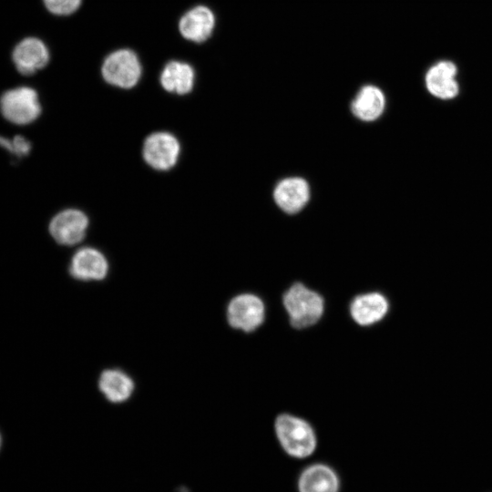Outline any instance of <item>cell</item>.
Masks as SVG:
<instances>
[{"mask_svg":"<svg viewBox=\"0 0 492 492\" xmlns=\"http://www.w3.org/2000/svg\"><path fill=\"white\" fill-rule=\"evenodd\" d=\"M282 304L292 328H309L318 323L324 313V299L302 282H294L282 294Z\"/></svg>","mask_w":492,"mask_h":492,"instance_id":"6da1fadb","label":"cell"},{"mask_svg":"<svg viewBox=\"0 0 492 492\" xmlns=\"http://www.w3.org/2000/svg\"><path fill=\"white\" fill-rule=\"evenodd\" d=\"M276 437L285 453L294 458H306L316 449L317 438L313 426L291 414H281L274 421Z\"/></svg>","mask_w":492,"mask_h":492,"instance_id":"7a4b0ae2","label":"cell"},{"mask_svg":"<svg viewBox=\"0 0 492 492\" xmlns=\"http://www.w3.org/2000/svg\"><path fill=\"white\" fill-rule=\"evenodd\" d=\"M101 76L109 85L119 88L134 87L141 78L142 64L130 48H118L108 54L101 64Z\"/></svg>","mask_w":492,"mask_h":492,"instance_id":"3957f363","label":"cell"},{"mask_svg":"<svg viewBox=\"0 0 492 492\" xmlns=\"http://www.w3.org/2000/svg\"><path fill=\"white\" fill-rule=\"evenodd\" d=\"M41 110L38 94L30 87L8 89L0 97V111L3 117L15 125L34 122L40 116Z\"/></svg>","mask_w":492,"mask_h":492,"instance_id":"277c9868","label":"cell"},{"mask_svg":"<svg viewBox=\"0 0 492 492\" xmlns=\"http://www.w3.org/2000/svg\"><path fill=\"white\" fill-rule=\"evenodd\" d=\"M265 304L256 294L240 293L229 302L226 311L229 324L237 330L251 333L265 320Z\"/></svg>","mask_w":492,"mask_h":492,"instance_id":"5b68a950","label":"cell"},{"mask_svg":"<svg viewBox=\"0 0 492 492\" xmlns=\"http://www.w3.org/2000/svg\"><path fill=\"white\" fill-rule=\"evenodd\" d=\"M179 151L178 139L165 131L150 134L143 145L145 161L158 170L171 169L178 161Z\"/></svg>","mask_w":492,"mask_h":492,"instance_id":"8992f818","label":"cell"},{"mask_svg":"<svg viewBox=\"0 0 492 492\" xmlns=\"http://www.w3.org/2000/svg\"><path fill=\"white\" fill-rule=\"evenodd\" d=\"M88 226L87 215L79 210L67 209L58 212L49 223V232L59 244L72 246L80 242Z\"/></svg>","mask_w":492,"mask_h":492,"instance_id":"52a82bcc","label":"cell"},{"mask_svg":"<svg viewBox=\"0 0 492 492\" xmlns=\"http://www.w3.org/2000/svg\"><path fill=\"white\" fill-rule=\"evenodd\" d=\"M215 25L216 18L213 11L206 5H198L180 16L178 29L185 40L200 44L211 36Z\"/></svg>","mask_w":492,"mask_h":492,"instance_id":"ba28073f","label":"cell"},{"mask_svg":"<svg viewBox=\"0 0 492 492\" xmlns=\"http://www.w3.org/2000/svg\"><path fill=\"white\" fill-rule=\"evenodd\" d=\"M12 58L17 71L22 75L29 76L47 66L50 54L46 45L41 39L29 36L15 46Z\"/></svg>","mask_w":492,"mask_h":492,"instance_id":"9c48e42d","label":"cell"},{"mask_svg":"<svg viewBox=\"0 0 492 492\" xmlns=\"http://www.w3.org/2000/svg\"><path fill=\"white\" fill-rule=\"evenodd\" d=\"M389 310L386 297L379 292L356 295L350 302L352 319L360 326H370L384 318Z\"/></svg>","mask_w":492,"mask_h":492,"instance_id":"30bf717a","label":"cell"},{"mask_svg":"<svg viewBox=\"0 0 492 492\" xmlns=\"http://www.w3.org/2000/svg\"><path fill=\"white\" fill-rule=\"evenodd\" d=\"M108 271V263L102 252L91 247L77 250L73 255L69 273L79 281L103 280Z\"/></svg>","mask_w":492,"mask_h":492,"instance_id":"8fae6325","label":"cell"},{"mask_svg":"<svg viewBox=\"0 0 492 492\" xmlns=\"http://www.w3.org/2000/svg\"><path fill=\"white\" fill-rule=\"evenodd\" d=\"M273 198L277 206L284 212L296 213L309 201L310 186L301 177L285 178L276 184Z\"/></svg>","mask_w":492,"mask_h":492,"instance_id":"7c38bea8","label":"cell"},{"mask_svg":"<svg viewBox=\"0 0 492 492\" xmlns=\"http://www.w3.org/2000/svg\"><path fill=\"white\" fill-rule=\"evenodd\" d=\"M456 67L450 61H440L432 66L425 75L428 91L441 99H450L458 94L456 79Z\"/></svg>","mask_w":492,"mask_h":492,"instance_id":"4fadbf2b","label":"cell"},{"mask_svg":"<svg viewBox=\"0 0 492 492\" xmlns=\"http://www.w3.org/2000/svg\"><path fill=\"white\" fill-rule=\"evenodd\" d=\"M195 71L191 65L180 60H170L162 68L159 83L168 92L186 95L194 87Z\"/></svg>","mask_w":492,"mask_h":492,"instance_id":"5bb4252c","label":"cell"},{"mask_svg":"<svg viewBox=\"0 0 492 492\" xmlns=\"http://www.w3.org/2000/svg\"><path fill=\"white\" fill-rule=\"evenodd\" d=\"M339 488L336 472L324 464L309 466L298 478L299 492H339Z\"/></svg>","mask_w":492,"mask_h":492,"instance_id":"9a60e30c","label":"cell"},{"mask_svg":"<svg viewBox=\"0 0 492 492\" xmlns=\"http://www.w3.org/2000/svg\"><path fill=\"white\" fill-rule=\"evenodd\" d=\"M385 97L375 86H364L351 103L353 114L360 120L370 122L377 119L384 112Z\"/></svg>","mask_w":492,"mask_h":492,"instance_id":"2e32d148","label":"cell"},{"mask_svg":"<svg viewBox=\"0 0 492 492\" xmlns=\"http://www.w3.org/2000/svg\"><path fill=\"white\" fill-rule=\"evenodd\" d=\"M98 387L104 396L112 403L127 401L134 391V382L125 372L118 369H107L102 372Z\"/></svg>","mask_w":492,"mask_h":492,"instance_id":"e0dca14e","label":"cell"},{"mask_svg":"<svg viewBox=\"0 0 492 492\" xmlns=\"http://www.w3.org/2000/svg\"><path fill=\"white\" fill-rule=\"evenodd\" d=\"M83 0H43L46 8L53 15L67 16L76 13Z\"/></svg>","mask_w":492,"mask_h":492,"instance_id":"ac0fdd59","label":"cell"},{"mask_svg":"<svg viewBox=\"0 0 492 492\" xmlns=\"http://www.w3.org/2000/svg\"><path fill=\"white\" fill-rule=\"evenodd\" d=\"M0 147L18 158L26 156L31 150L30 142L20 135L13 138L0 136Z\"/></svg>","mask_w":492,"mask_h":492,"instance_id":"d6986e66","label":"cell"},{"mask_svg":"<svg viewBox=\"0 0 492 492\" xmlns=\"http://www.w3.org/2000/svg\"><path fill=\"white\" fill-rule=\"evenodd\" d=\"M1 445H2V437H1V434H0V447H1Z\"/></svg>","mask_w":492,"mask_h":492,"instance_id":"ffe728a7","label":"cell"}]
</instances>
